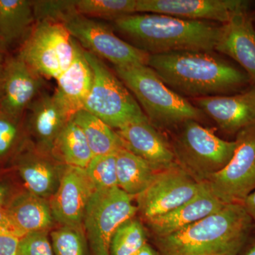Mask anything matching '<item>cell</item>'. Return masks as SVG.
Returning <instances> with one entry per match:
<instances>
[{"mask_svg":"<svg viewBox=\"0 0 255 255\" xmlns=\"http://www.w3.org/2000/svg\"><path fill=\"white\" fill-rule=\"evenodd\" d=\"M214 50L237 61L255 82V30L248 12L235 15L221 26Z\"/></svg>","mask_w":255,"mask_h":255,"instance_id":"cell-19","label":"cell"},{"mask_svg":"<svg viewBox=\"0 0 255 255\" xmlns=\"http://www.w3.org/2000/svg\"><path fill=\"white\" fill-rule=\"evenodd\" d=\"M243 204L255 224V191L247 197Z\"/></svg>","mask_w":255,"mask_h":255,"instance_id":"cell-35","label":"cell"},{"mask_svg":"<svg viewBox=\"0 0 255 255\" xmlns=\"http://www.w3.org/2000/svg\"><path fill=\"white\" fill-rule=\"evenodd\" d=\"M114 70L151 124L172 126L202 117V111L169 88L148 65L114 67Z\"/></svg>","mask_w":255,"mask_h":255,"instance_id":"cell-4","label":"cell"},{"mask_svg":"<svg viewBox=\"0 0 255 255\" xmlns=\"http://www.w3.org/2000/svg\"><path fill=\"white\" fill-rule=\"evenodd\" d=\"M84 227L60 226L50 233L53 255H86Z\"/></svg>","mask_w":255,"mask_h":255,"instance_id":"cell-30","label":"cell"},{"mask_svg":"<svg viewBox=\"0 0 255 255\" xmlns=\"http://www.w3.org/2000/svg\"><path fill=\"white\" fill-rule=\"evenodd\" d=\"M26 191L49 201L59 187L67 165L28 142L12 162Z\"/></svg>","mask_w":255,"mask_h":255,"instance_id":"cell-16","label":"cell"},{"mask_svg":"<svg viewBox=\"0 0 255 255\" xmlns=\"http://www.w3.org/2000/svg\"><path fill=\"white\" fill-rule=\"evenodd\" d=\"M194 105L226 132H238L255 124V87L239 95L194 99Z\"/></svg>","mask_w":255,"mask_h":255,"instance_id":"cell-18","label":"cell"},{"mask_svg":"<svg viewBox=\"0 0 255 255\" xmlns=\"http://www.w3.org/2000/svg\"><path fill=\"white\" fill-rule=\"evenodd\" d=\"M116 159L118 187L131 197L144 192L158 172L124 147L116 153Z\"/></svg>","mask_w":255,"mask_h":255,"instance_id":"cell-24","label":"cell"},{"mask_svg":"<svg viewBox=\"0 0 255 255\" xmlns=\"http://www.w3.org/2000/svg\"><path fill=\"white\" fill-rule=\"evenodd\" d=\"M64 24L84 50L107 60L114 67L147 65L150 55L119 38L107 25L75 13Z\"/></svg>","mask_w":255,"mask_h":255,"instance_id":"cell-9","label":"cell"},{"mask_svg":"<svg viewBox=\"0 0 255 255\" xmlns=\"http://www.w3.org/2000/svg\"><path fill=\"white\" fill-rule=\"evenodd\" d=\"M245 0H136V13L168 15L192 21L226 23L240 13L248 12Z\"/></svg>","mask_w":255,"mask_h":255,"instance_id":"cell-13","label":"cell"},{"mask_svg":"<svg viewBox=\"0 0 255 255\" xmlns=\"http://www.w3.org/2000/svg\"><path fill=\"white\" fill-rule=\"evenodd\" d=\"M147 65L165 85L184 98L223 96L251 80L248 74L211 52L150 55Z\"/></svg>","mask_w":255,"mask_h":255,"instance_id":"cell-1","label":"cell"},{"mask_svg":"<svg viewBox=\"0 0 255 255\" xmlns=\"http://www.w3.org/2000/svg\"><path fill=\"white\" fill-rule=\"evenodd\" d=\"M75 52L69 68L57 79L55 92L73 114L83 110L93 82V73L83 48L75 41Z\"/></svg>","mask_w":255,"mask_h":255,"instance_id":"cell-22","label":"cell"},{"mask_svg":"<svg viewBox=\"0 0 255 255\" xmlns=\"http://www.w3.org/2000/svg\"><path fill=\"white\" fill-rule=\"evenodd\" d=\"M75 8L87 18L114 21L136 13V0H75Z\"/></svg>","mask_w":255,"mask_h":255,"instance_id":"cell-28","label":"cell"},{"mask_svg":"<svg viewBox=\"0 0 255 255\" xmlns=\"http://www.w3.org/2000/svg\"><path fill=\"white\" fill-rule=\"evenodd\" d=\"M51 155L65 165L85 169L94 157L85 134L73 119L57 137Z\"/></svg>","mask_w":255,"mask_h":255,"instance_id":"cell-25","label":"cell"},{"mask_svg":"<svg viewBox=\"0 0 255 255\" xmlns=\"http://www.w3.org/2000/svg\"><path fill=\"white\" fill-rule=\"evenodd\" d=\"M84 53L91 66L93 82L83 110L114 130L147 119L135 97L105 62L87 50H84Z\"/></svg>","mask_w":255,"mask_h":255,"instance_id":"cell-5","label":"cell"},{"mask_svg":"<svg viewBox=\"0 0 255 255\" xmlns=\"http://www.w3.org/2000/svg\"><path fill=\"white\" fill-rule=\"evenodd\" d=\"M236 148L224 168L203 179L225 204H241L255 191V124L242 129Z\"/></svg>","mask_w":255,"mask_h":255,"instance_id":"cell-8","label":"cell"},{"mask_svg":"<svg viewBox=\"0 0 255 255\" xmlns=\"http://www.w3.org/2000/svg\"><path fill=\"white\" fill-rule=\"evenodd\" d=\"M114 28L130 44L149 55L179 51L211 52L221 26L168 15L135 13L113 21Z\"/></svg>","mask_w":255,"mask_h":255,"instance_id":"cell-2","label":"cell"},{"mask_svg":"<svg viewBox=\"0 0 255 255\" xmlns=\"http://www.w3.org/2000/svg\"><path fill=\"white\" fill-rule=\"evenodd\" d=\"M137 211L131 196L119 187L95 190L83 221L91 255H110L111 241L116 231Z\"/></svg>","mask_w":255,"mask_h":255,"instance_id":"cell-7","label":"cell"},{"mask_svg":"<svg viewBox=\"0 0 255 255\" xmlns=\"http://www.w3.org/2000/svg\"><path fill=\"white\" fill-rule=\"evenodd\" d=\"M124 148L140 157L156 171L174 164L175 154L148 119L135 121L115 130Z\"/></svg>","mask_w":255,"mask_h":255,"instance_id":"cell-17","label":"cell"},{"mask_svg":"<svg viewBox=\"0 0 255 255\" xmlns=\"http://www.w3.org/2000/svg\"><path fill=\"white\" fill-rule=\"evenodd\" d=\"M8 49L3 45V43L0 41V75L2 73L3 68L5 61H6V58H7Z\"/></svg>","mask_w":255,"mask_h":255,"instance_id":"cell-38","label":"cell"},{"mask_svg":"<svg viewBox=\"0 0 255 255\" xmlns=\"http://www.w3.org/2000/svg\"><path fill=\"white\" fill-rule=\"evenodd\" d=\"M202 185V181L196 180L186 169L174 164L157 172L148 188L137 196V210L149 221L191 200Z\"/></svg>","mask_w":255,"mask_h":255,"instance_id":"cell-11","label":"cell"},{"mask_svg":"<svg viewBox=\"0 0 255 255\" xmlns=\"http://www.w3.org/2000/svg\"><path fill=\"white\" fill-rule=\"evenodd\" d=\"M236 145V140H223L214 130L190 120L184 123L176 153L182 162L204 179L227 165L234 155Z\"/></svg>","mask_w":255,"mask_h":255,"instance_id":"cell-10","label":"cell"},{"mask_svg":"<svg viewBox=\"0 0 255 255\" xmlns=\"http://www.w3.org/2000/svg\"><path fill=\"white\" fill-rule=\"evenodd\" d=\"M244 255H255V243L250 247L249 249L245 253Z\"/></svg>","mask_w":255,"mask_h":255,"instance_id":"cell-39","label":"cell"},{"mask_svg":"<svg viewBox=\"0 0 255 255\" xmlns=\"http://www.w3.org/2000/svg\"><path fill=\"white\" fill-rule=\"evenodd\" d=\"M3 87H2V79H1V75H0V103H1V98H2Z\"/></svg>","mask_w":255,"mask_h":255,"instance_id":"cell-40","label":"cell"},{"mask_svg":"<svg viewBox=\"0 0 255 255\" xmlns=\"http://www.w3.org/2000/svg\"><path fill=\"white\" fill-rule=\"evenodd\" d=\"M202 183L200 191L191 200L170 212L147 221L156 238L177 232L214 214L226 204L209 190L203 181Z\"/></svg>","mask_w":255,"mask_h":255,"instance_id":"cell-20","label":"cell"},{"mask_svg":"<svg viewBox=\"0 0 255 255\" xmlns=\"http://www.w3.org/2000/svg\"><path fill=\"white\" fill-rule=\"evenodd\" d=\"M3 94L0 110L23 117L28 107L44 92L45 78L17 55H8L1 73Z\"/></svg>","mask_w":255,"mask_h":255,"instance_id":"cell-14","label":"cell"},{"mask_svg":"<svg viewBox=\"0 0 255 255\" xmlns=\"http://www.w3.org/2000/svg\"><path fill=\"white\" fill-rule=\"evenodd\" d=\"M85 172L95 190L118 187L116 153L95 156Z\"/></svg>","mask_w":255,"mask_h":255,"instance_id":"cell-31","label":"cell"},{"mask_svg":"<svg viewBox=\"0 0 255 255\" xmlns=\"http://www.w3.org/2000/svg\"><path fill=\"white\" fill-rule=\"evenodd\" d=\"M36 21L49 19L63 23L65 18L77 13L75 0H50L33 1Z\"/></svg>","mask_w":255,"mask_h":255,"instance_id":"cell-32","label":"cell"},{"mask_svg":"<svg viewBox=\"0 0 255 255\" xmlns=\"http://www.w3.org/2000/svg\"><path fill=\"white\" fill-rule=\"evenodd\" d=\"M74 114L55 92L38 96L24 114L28 140L37 150L51 155L57 137Z\"/></svg>","mask_w":255,"mask_h":255,"instance_id":"cell-12","label":"cell"},{"mask_svg":"<svg viewBox=\"0 0 255 255\" xmlns=\"http://www.w3.org/2000/svg\"><path fill=\"white\" fill-rule=\"evenodd\" d=\"M141 223L132 218L119 226L110 245V255H134L146 242Z\"/></svg>","mask_w":255,"mask_h":255,"instance_id":"cell-29","label":"cell"},{"mask_svg":"<svg viewBox=\"0 0 255 255\" xmlns=\"http://www.w3.org/2000/svg\"><path fill=\"white\" fill-rule=\"evenodd\" d=\"M95 191L85 169L66 166L49 200L55 221L60 226L83 227L87 204Z\"/></svg>","mask_w":255,"mask_h":255,"instance_id":"cell-15","label":"cell"},{"mask_svg":"<svg viewBox=\"0 0 255 255\" xmlns=\"http://www.w3.org/2000/svg\"><path fill=\"white\" fill-rule=\"evenodd\" d=\"M12 194L10 193L8 187L3 184H0V206H5Z\"/></svg>","mask_w":255,"mask_h":255,"instance_id":"cell-36","label":"cell"},{"mask_svg":"<svg viewBox=\"0 0 255 255\" xmlns=\"http://www.w3.org/2000/svg\"><path fill=\"white\" fill-rule=\"evenodd\" d=\"M20 238L0 234V255H16Z\"/></svg>","mask_w":255,"mask_h":255,"instance_id":"cell-34","label":"cell"},{"mask_svg":"<svg viewBox=\"0 0 255 255\" xmlns=\"http://www.w3.org/2000/svg\"><path fill=\"white\" fill-rule=\"evenodd\" d=\"M134 255H160V254L148 243H146Z\"/></svg>","mask_w":255,"mask_h":255,"instance_id":"cell-37","label":"cell"},{"mask_svg":"<svg viewBox=\"0 0 255 255\" xmlns=\"http://www.w3.org/2000/svg\"><path fill=\"white\" fill-rule=\"evenodd\" d=\"M6 209L22 237L30 233L49 231L55 221L49 201L26 190L12 194Z\"/></svg>","mask_w":255,"mask_h":255,"instance_id":"cell-21","label":"cell"},{"mask_svg":"<svg viewBox=\"0 0 255 255\" xmlns=\"http://www.w3.org/2000/svg\"><path fill=\"white\" fill-rule=\"evenodd\" d=\"M36 23L33 1L0 0V41L9 47L21 44Z\"/></svg>","mask_w":255,"mask_h":255,"instance_id":"cell-23","label":"cell"},{"mask_svg":"<svg viewBox=\"0 0 255 255\" xmlns=\"http://www.w3.org/2000/svg\"><path fill=\"white\" fill-rule=\"evenodd\" d=\"M16 255H53L48 231L30 233L20 238Z\"/></svg>","mask_w":255,"mask_h":255,"instance_id":"cell-33","label":"cell"},{"mask_svg":"<svg viewBox=\"0 0 255 255\" xmlns=\"http://www.w3.org/2000/svg\"><path fill=\"white\" fill-rule=\"evenodd\" d=\"M241 204H226L219 211L180 231L157 238L160 255H238L253 228Z\"/></svg>","mask_w":255,"mask_h":255,"instance_id":"cell-3","label":"cell"},{"mask_svg":"<svg viewBox=\"0 0 255 255\" xmlns=\"http://www.w3.org/2000/svg\"><path fill=\"white\" fill-rule=\"evenodd\" d=\"M72 119L85 134L94 157L115 154L123 148V142L116 130L93 114L81 110Z\"/></svg>","mask_w":255,"mask_h":255,"instance_id":"cell-26","label":"cell"},{"mask_svg":"<svg viewBox=\"0 0 255 255\" xmlns=\"http://www.w3.org/2000/svg\"><path fill=\"white\" fill-rule=\"evenodd\" d=\"M75 52V39L65 25L45 19L36 21L16 55L45 79L57 80L73 62Z\"/></svg>","mask_w":255,"mask_h":255,"instance_id":"cell-6","label":"cell"},{"mask_svg":"<svg viewBox=\"0 0 255 255\" xmlns=\"http://www.w3.org/2000/svg\"><path fill=\"white\" fill-rule=\"evenodd\" d=\"M28 142L24 116L16 117L0 110V167L12 164Z\"/></svg>","mask_w":255,"mask_h":255,"instance_id":"cell-27","label":"cell"}]
</instances>
